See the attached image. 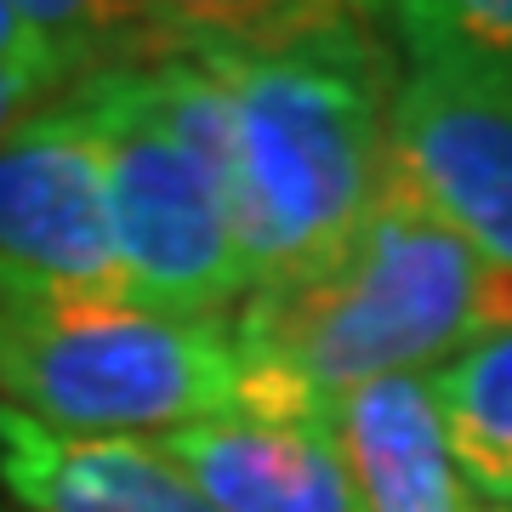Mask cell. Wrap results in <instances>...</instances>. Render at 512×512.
<instances>
[{"label":"cell","instance_id":"11","mask_svg":"<svg viewBox=\"0 0 512 512\" xmlns=\"http://www.w3.org/2000/svg\"><path fill=\"white\" fill-rule=\"evenodd\" d=\"M137 29V12L114 6H74V0H0V74H23L63 97L86 74L109 69L97 63L103 40Z\"/></svg>","mask_w":512,"mask_h":512},{"label":"cell","instance_id":"1","mask_svg":"<svg viewBox=\"0 0 512 512\" xmlns=\"http://www.w3.org/2000/svg\"><path fill=\"white\" fill-rule=\"evenodd\" d=\"M239 126V239L256 291L348 251L393 188L399 46L376 12H177L160 23Z\"/></svg>","mask_w":512,"mask_h":512},{"label":"cell","instance_id":"8","mask_svg":"<svg viewBox=\"0 0 512 512\" xmlns=\"http://www.w3.org/2000/svg\"><path fill=\"white\" fill-rule=\"evenodd\" d=\"M0 501L12 512H222L148 439H63L6 404Z\"/></svg>","mask_w":512,"mask_h":512},{"label":"cell","instance_id":"12","mask_svg":"<svg viewBox=\"0 0 512 512\" xmlns=\"http://www.w3.org/2000/svg\"><path fill=\"white\" fill-rule=\"evenodd\" d=\"M376 23L393 35L444 40L512 63V0H410V6H376Z\"/></svg>","mask_w":512,"mask_h":512},{"label":"cell","instance_id":"5","mask_svg":"<svg viewBox=\"0 0 512 512\" xmlns=\"http://www.w3.org/2000/svg\"><path fill=\"white\" fill-rule=\"evenodd\" d=\"M393 165L444 228L512 274V63L421 35H393Z\"/></svg>","mask_w":512,"mask_h":512},{"label":"cell","instance_id":"9","mask_svg":"<svg viewBox=\"0 0 512 512\" xmlns=\"http://www.w3.org/2000/svg\"><path fill=\"white\" fill-rule=\"evenodd\" d=\"M325 433L348 461L365 512H473L427 376H387L325 410Z\"/></svg>","mask_w":512,"mask_h":512},{"label":"cell","instance_id":"10","mask_svg":"<svg viewBox=\"0 0 512 512\" xmlns=\"http://www.w3.org/2000/svg\"><path fill=\"white\" fill-rule=\"evenodd\" d=\"M427 382L467 490L484 507H512V330L444 359L427 370Z\"/></svg>","mask_w":512,"mask_h":512},{"label":"cell","instance_id":"2","mask_svg":"<svg viewBox=\"0 0 512 512\" xmlns=\"http://www.w3.org/2000/svg\"><path fill=\"white\" fill-rule=\"evenodd\" d=\"M495 330H512V274L444 228L393 165V188L348 251L251 291L234 313L245 410L319 421L359 387L427 376Z\"/></svg>","mask_w":512,"mask_h":512},{"label":"cell","instance_id":"4","mask_svg":"<svg viewBox=\"0 0 512 512\" xmlns=\"http://www.w3.org/2000/svg\"><path fill=\"white\" fill-rule=\"evenodd\" d=\"M69 97L103 148L126 296L171 319H234L256 279L228 183L160 114L137 63L86 74Z\"/></svg>","mask_w":512,"mask_h":512},{"label":"cell","instance_id":"3","mask_svg":"<svg viewBox=\"0 0 512 512\" xmlns=\"http://www.w3.org/2000/svg\"><path fill=\"white\" fill-rule=\"evenodd\" d=\"M0 404L63 439H165L245 410L234 319L0 296Z\"/></svg>","mask_w":512,"mask_h":512},{"label":"cell","instance_id":"13","mask_svg":"<svg viewBox=\"0 0 512 512\" xmlns=\"http://www.w3.org/2000/svg\"><path fill=\"white\" fill-rule=\"evenodd\" d=\"M40 103H52V92H46V86L23 80V74H0V137L18 126L29 109H40Z\"/></svg>","mask_w":512,"mask_h":512},{"label":"cell","instance_id":"15","mask_svg":"<svg viewBox=\"0 0 512 512\" xmlns=\"http://www.w3.org/2000/svg\"><path fill=\"white\" fill-rule=\"evenodd\" d=\"M473 512H484V501H478V507H473Z\"/></svg>","mask_w":512,"mask_h":512},{"label":"cell","instance_id":"14","mask_svg":"<svg viewBox=\"0 0 512 512\" xmlns=\"http://www.w3.org/2000/svg\"><path fill=\"white\" fill-rule=\"evenodd\" d=\"M484 512H512V507H484Z\"/></svg>","mask_w":512,"mask_h":512},{"label":"cell","instance_id":"7","mask_svg":"<svg viewBox=\"0 0 512 512\" xmlns=\"http://www.w3.org/2000/svg\"><path fill=\"white\" fill-rule=\"evenodd\" d=\"M148 444L177 461L222 512H365L325 421L228 410Z\"/></svg>","mask_w":512,"mask_h":512},{"label":"cell","instance_id":"6","mask_svg":"<svg viewBox=\"0 0 512 512\" xmlns=\"http://www.w3.org/2000/svg\"><path fill=\"white\" fill-rule=\"evenodd\" d=\"M0 296L131 302L103 148L69 92L0 137Z\"/></svg>","mask_w":512,"mask_h":512}]
</instances>
